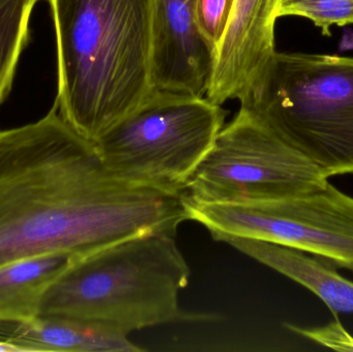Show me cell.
Here are the masks:
<instances>
[{
    "label": "cell",
    "mask_w": 353,
    "mask_h": 352,
    "mask_svg": "<svg viewBox=\"0 0 353 352\" xmlns=\"http://www.w3.org/2000/svg\"><path fill=\"white\" fill-rule=\"evenodd\" d=\"M183 196L112 177L94 143L54 103L43 118L0 130V268L41 256L80 258L124 240L176 236Z\"/></svg>",
    "instance_id": "cell-1"
},
{
    "label": "cell",
    "mask_w": 353,
    "mask_h": 352,
    "mask_svg": "<svg viewBox=\"0 0 353 352\" xmlns=\"http://www.w3.org/2000/svg\"><path fill=\"white\" fill-rule=\"evenodd\" d=\"M63 119L97 142L153 85V0H48Z\"/></svg>",
    "instance_id": "cell-2"
},
{
    "label": "cell",
    "mask_w": 353,
    "mask_h": 352,
    "mask_svg": "<svg viewBox=\"0 0 353 352\" xmlns=\"http://www.w3.org/2000/svg\"><path fill=\"white\" fill-rule=\"evenodd\" d=\"M190 274L175 236L124 240L76 258L46 293L39 318L79 320L126 337L163 324L217 320L180 307Z\"/></svg>",
    "instance_id": "cell-3"
},
{
    "label": "cell",
    "mask_w": 353,
    "mask_h": 352,
    "mask_svg": "<svg viewBox=\"0 0 353 352\" xmlns=\"http://www.w3.org/2000/svg\"><path fill=\"white\" fill-rule=\"evenodd\" d=\"M241 105L327 179L353 175V57L276 52Z\"/></svg>",
    "instance_id": "cell-4"
},
{
    "label": "cell",
    "mask_w": 353,
    "mask_h": 352,
    "mask_svg": "<svg viewBox=\"0 0 353 352\" xmlns=\"http://www.w3.org/2000/svg\"><path fill=\"white\" fill-rule=\"evenodd\" d=\"M226 114L205 96L154 89L94 142L95 149L112 177L184 194L223 128Z\"/></svg>",
    "instance_id": "cell-5"
},
{
    "label": "cell",
    "mask_w": 353,
    "mask_h": 352,
    "mask_svg": "<svg viewBox=\"0 0 353 352\" xmlns=\"http://www.w3.org/2000/svg\"><path fill=\"white\" fill-rule=\"evenodd\" d=\"M183 198L188 220L205 227L216 241L241 237L270 242L353 271V198L330 181L309 194L275 200Z\"/></svg>",
    "instance_id": "cell-6"
},
{
    "label": "cell",
    "mask_w": 353,
    "mask_h": 352,
    "mask_svg": "<svg viewBox=\"0 0 353 352\" xmlns=\"http://www.w3.org/2000/svg\"><path fill=\"white\" fill-rule=\"evenodd\" d=\"M329 179L241 105L187 184L185 196L207 203L275 200L302 196Z\"/></svg>",
    "instance_id": "cell-7"
},
{
    "label": "cell",
    "mask_w": 353,
    "mask_h": 352,
    "mask_svg": "<svg viewBox=\"0 0 353 352\" xmlns=\"http://www.w3.org/2000/svg\"><path fill=\"white\" fill-rule=\"evenodd\" d=\"M280 0H234L214 54L205 96L222 105L246 103L261 84L275 50Z\"/></svg>",
    "instance_id": "cell-8"
},
{
    "label": "cell",
    "mask_w": 353,
    "mask_h": 352,
    "mask_svg": "<svg viewBox=\"0 0 353 352\" xmlns=\"http://www.w3.org/2000/svg\"><path fill=\"white\" fill-rule=\"evenodd\" d=\"M214 53L195 22V0H153V85L205 96Z\"/></svg>",
    "instance_id": "cell-9"
},
{
    "label": "cell",
    "mask_w": 353,
    "mask_h": 352,
    "mask_svg": "<svg viewBox=\"0 0 353 352\" xmlns=\"http://www.w3.org/2000/svg\"><path fill=\"white\" fill-rule=\"evenodd\" d=\"M217 241L306 287L334 313H353V282L341 276L330 262L294 248L259 240L222 237Z\"/></svg>",
    "instance_id": "cell-10"
},
{
    "label": "cell",
    "mask_w": 353,
    "mask_h": 352,
    "mask_svg": "<svg viewBox=\"0 0 353 352\" xmlns=\"http://www.w3.org/2000/svg\"><path fill=\"white\" fill-rule=\"evenodd\" d=\"M76 258L68 254H41L1 267L0 324L18 327L39 318L46 293Z\"/></svg>",
    "instance_id": "cell-11"
},
{
    "label": "cell",
    "mask_w": 353,
    "mask_h": 352,
    "mask_svg": "<svg viewBox=\"0 0 353 352\" xmlns=\"http://www.w3.org/2000/svg\"><path fill=\"white\" fill-rule=\"evenodd\" d=\"M12 340L29 351L139 352L128 337L68 318H39L18 326Z\"/></svg>",
    "instance_id": "cell-12"
},
{
    "label": "cell",
    "mask_w": 353,
    "mask_h": 352,
    "mask_svg": "<svg viewBox=\"0 0 353 352\" xmlns=\"http://www.w3.org/2000/svg\"><path fill=\"white\" fill-rule=\"evenodd\" d=\"M39 0H0V105L12 91L19 60L30 39L29 23Z\"/></svg>",
    "instance_id": "cell-13"
},
{
    "label": "cell",
    "mask_w": 353,
    "mask_h": 352,
    "mask_svg": "<svg viewBox=\"0 0 353 352\" xmlns=\"http://www.w3.org/2000/svg\"><path fill=\"white\" fill-rule=\"evenodd\" d=\"M286 16L307 19L331 37L332 27L353 25V0H280L279 18Z\"/></svg>",
    "instance_id": "cell-14"
},
{
    "label": "cell",
    "mask_w": 353,
    "mask_h": 352,
    "mask_svg": "<svg viewBox=\"0 0 353 352\" xmlns=\"http://www.w3.org/2000/svg\"><path fill=\"white\" fill-rule=\"evenodd\" d=\"M234 0H195V22L203 41L215 54Z\"/></svg>",
    "instance_id": "cell-15"
},
{
    "label": "cell",
    "mask_w": 353,
    "mask_h": 352,
    "mask_svg": "<svg viewBox=\"0 0 353 352\" xmlns=\"http://www.w3.org/2000/svg\"><path fill=\"white\" fill-rule=\"evenodd\" d=\"M29 351L26 347L14 342L12 339L8 340H0V352H18Z\"/></svg>",
    "instance_id": "cell-16"
}]
</instances>
